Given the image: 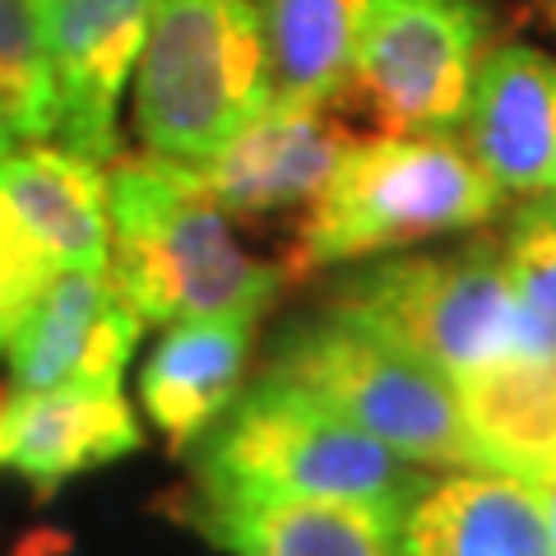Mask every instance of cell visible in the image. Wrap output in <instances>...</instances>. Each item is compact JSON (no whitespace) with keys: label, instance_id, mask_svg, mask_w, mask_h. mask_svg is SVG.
I'll list each match as a JSON object with an SVG mask.
<instances>
[{"label":"cell","instance_id":"9a60e30c","mask_svg":"<svg viewBox=\"0 0 556 556\" xmlns=\"http://www.w3.org/2000/svg\"><path fill=\"white\" fill-rule=\"evenodd\" d=\"M255 316L177 320L139 371V404L163 437L190 450L247 390Z\"/></svg>","mask_w":556,"mask_h":556},{"label":"cell","instance_id":"277c9868","mask_svg":"<svg viewBox=\"0 0 556 556\" xmlns=\"http://www.w3.org/2000/svg\"><path fill=\"white\" fill-rule=\"evenodd\" d=\"M265 371L320 394L417 468H482L455 380L334 302L320 316L288 325Z\"/></svg>","mask_w":556,"mask_h":556},{"label":"cell","instance_id":"7c38bea8","mask_svg":"<svg viewBox=\"0 0 556 556\" xmlns=\"http://www.w3.org/2000/svg\"><path fill=\"white\" fill-rule=\"evenodd\" d=\"M408 510L371 501L218 496L195 486L181 501L186 525L228 556H399Z\"/></svg>","mask_w":556,"mask_h":556},{"label":"cell","instance_id":"7a4b0ae2","mask_svg":"<svg viewBox=\"0 0 556 556\" xmlns=\"http://www.w3.org/2000/svg\"><path fill=\"white\" fill-rule=\"evenodd\" d=\"M186 455L195 492L218 496L371 501L408 510L431 482L320 394L269 371L241 390Z\"/></svg>","mask_w":556,"mask_h":556},{"label":"cell","instance_id":"3957f363","mask_svg":"<svg viewBox=\"0 0 556 556\" xmlns=\"http://www.w3.org/2000/svg\"><path fill=\"white\" fill-rule=\"evenodd\" d=\"M380 334L404 343L450 380L501 362H556V320L519 298L501 241H473L455 255H399L353 274L334 292Z\"/></svg>","mask_w":556,"mask_h":556},{"label":"cell","instance_id":"52a82bcc","mask_svg":"<svg viewBox=\"0 0 556 556\" xmlns=\"http://www.w3.org/2000/svg\"><path fill=\"white\" fill-rule=\"evenodd\" d=\"M482 0H367L343 89L386 135L455 130L482 65Z\"/></svg>","mask_w":556,"mask_h":556},{"label":"cell","instance_id":"7402d4cb","mask_svg":"<svg viewBox=\"0 0 556 556\" xmlns=\"http://www.w3.org/2000/svg\"><path fill=\"white\" fill-rule=\"evenodd\" d=\"M20 139H24V135H20V126H14V121H10V112L0 108V163L20 153Z\"/></svg>","mask_w":556,"mask_h":556},{"label":"cell","instance_id":"cb8c5ba5","mask_svg":"<svg viewBox=\"0 0 556 556\" xmlns=\"http://www.w3.org/2000/svg\"><path fill=\"white\" fill-rule=\"evenodd\" d=\"M547 10V20H552V28H556V5H543Z\"/></svg>","mask_w":556,"mask_h":556},{"label":"cell","instance_id":"8fae6325","mask_svg":"<svg viewBox=\"0 0 556 556\" xmlns=\"http://www.w3.org/2000/svg\"><path fill=\"white\" fill-rule=\"evenodd\" d=\"M353 149L357 139L320 108L269 98L214 159L195 163V172L232 218H255L292 204L311 208Z\"/></svg>","mask_w":556,"mask_h":556},{"label":"cell","instance_id":"6da1fadb","mask_svg":"<svg viewBox=\"0 0 556 556\" xmlns=\"http://www.w3.org/2000/svg\"><path fill=\"white\" fill-rule=\"evenodd\" d=\"M108 278L144 325L260 320L283 288V269L241 247L200 172L159 153L108 172Z\"/></svg>","mask_w":556,"mask_h":556},{"label":"cell","instance_id":"e0dca14e","mask_svg":"<svg viewBox=\"0 0 556 556\" xmlns=\"http://www.w3.org/2000/svg\"><path fill=\"white\" fill-rule=\"evenodd\" d=\"M455 390L486 473L525 482L556 473V362H501Z\"/></svg>","mask_w":556,"mask_h":556},{"label":"cell","instance_id":"2e32d148","mask_svg":"<svg viewBox=\"0 0 556 556\" xmlns=\"http://www.w3.org/2000/svg\"><path fill=\"white\" fill-rule=\"evenodd\" d=\"M0 208L56 269L108 274V167L70 149H28L0 163Z\"/></svg>","mask_w":556,"mask_h":556},{"label":"cell","instance_id":"ffe728a7","mask_svg":"<svg viewBox=\"0 0 556 556\" xmlns=\"http://www.w3.org/2000/svg\"><path fill=\"white\" fill-rule=\"evenodd\" d=\"M501 260L515 292L538 316L556 320V195L525 200L501 237Z\"/></svg>","mask_w":556,"mask_h":556},{"label":"cell","instance_id":"ac0fdd59","mask_svg":"<svg viewBox=\"0 0 556 556\" xmlns=\"http://www.w3.org/2000/svg\"><path fill=\"white\" fill-rule=\"evenodd\" d=\"M269 65V98L325 108L343 93L367 0H251Z\"/></svg>","mask_w":556,"mask_h":556},{"label":"cell","instance_id":"5bb4252c","mask_svg":"<svg viewBox=\"0 0 556 556\" xmlns=\"http://www.w3.org/2000/svg\"><path fill=\"white\" fill-rule=\"evenodd\" d=\"M399 556H556V543L533 482L459 468L413 501Z\"/></svg>","mask_w":556,"mask_h":556},{"label":"cell","instance_id":"9c48e42d","mask_svg":"<svg viewBox=\"0 0 556 556\" xmlns=\"http://www.w3.org/2000/svg\"><path fill=\"white\" fill-rule=\"evenodd\" d=\"M139 334L144 320L126 306L108 274L61 269L24 311L5 348L10 390H121Z\"/></svg>","mask_w":556,"mask_h":556},{"label":"cell","instance_id":"8992f818","mask_svg":"<svg viewBox=\"0 0 556 556\" xmlns=\"http://www.w3.org/2000/svg\"><path fill=\"white\" fill-rule=\"evenodd\" d=\"M269 102L251 0H153L135 65V130L149 153L204 163Z\"/></svg>","mask_w":556,"mask_h":556},{"label":"cell","instance_id":"5b68a950","mask_svg":"<svg viewBox=\"0 0 556 556\" xmlns=\"http://www.w3.org/2000/svg\"><path fill=\"white\" fill-rule=\"evenodd\" d=\"M501 190L450 130L357 139L298 237V269L399 251L427 237L492 223Z\"/></svg>","mask_w":556,"mask_h":556},{"label":"cell","instance_id":"4fadbf2b","mask_svg":"<svg viewBox=\"0 0 556 556\" xmlns=\"http://www.w3.org/2000/svg\"><path fill=\"white\" fill-rule=\"evenodd\" d=\"M144 431L121 390L61 386L0 394V473L38 486L70 482L139 450Z\"/></svg>","mask_w":556,"mask_h":556},{"label":"cell","instance_id":"ba28073f","mask_svg":"<svg viewBox=\"0 0 556 556\" xmlns=\"http://www.w3.org/2000/svg\"><path fill=\"white\" fill-rule=\"evenodd\" d=\"M153 0H47V56L56 126L51 144L108 167L116 112L139 65Z\"/></svg>","mask_w":556,"mask_h":556},{"label":"cell","instance_id":"d6986e66","mask_svg":"<svg viewBox=\"0 0 556 556\" xmlns=\"http://www.w3.org/2000/svg\"><path fill=\"white\" fill-rule=\"evenodd\" d=\"M0 108L24 139H51L56 98L47 56V0H0Z\"/></svg>","mask_w":556,"mask_h":556},{"label":"cell","instance_id":"30bf717a","mask_svg":"<svg viewBox=\"0 0 556 556\" xmlns=\"http://www.w3.org/2000/svg\"><path fill=\"white\" fill-rule=\"evenodd\" d=\"M459 130L501 195H556V61L525 42L482 56Z\"/></svg>","mask_w":556,"mask_h":556},{"label":"cell","instance_id":"603a6c76","mask_svg":"<svg viewBox=\"0 0 556 556\" xmlns=\"http://www.w3.org/2000/svg\"><path fill=\"white\" fill-rule=\"evenodd\" d=\"M538 486V501H543V515H547V529H552V543H556V473L533 482Z\"/></svg>","mask_w":556,"mask_h":556},{"label":"cell","instance_id":"d4e9b609","mask_svg":"<svg viewBox=\"0 0 556 556\" xmlns=\"http://www.w3.org/2000/svg\"><path fill=\"white\" fill-rule=\"evenodd\" d=\"M543 5H556V0H543Z\"/></svg>","mask_w":556,"mask_h":556},{"label":"cell","instance_id":"44dd1931","mask_svg":"<svg viewBox=\"0 0 556 556\" xmlns=\"http://www.w3.org/2000/svg\"><path fill=\"white\" fill-rule=\"evenodd\" d=\"M61 269L42 255V247L33 241L5 208H0V357L20 329L24 311L38 302V292L56 278Z\"/></svg>","mask_w":556,"mask_h":556}]
</instances>
